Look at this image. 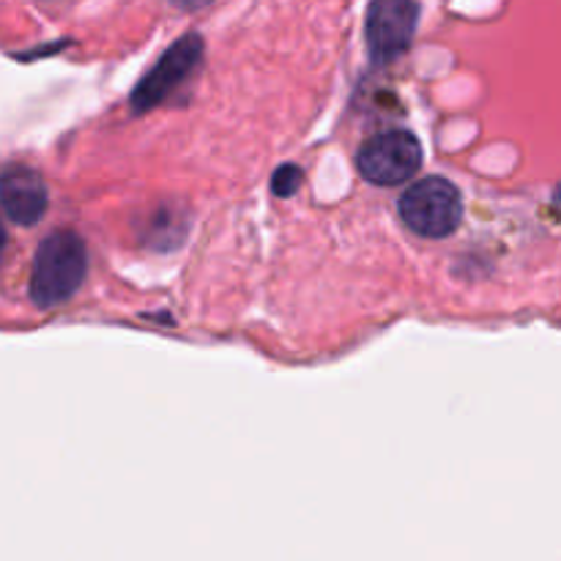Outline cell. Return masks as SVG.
<instances>
[{
  "mask_svg": "<svg viewBox=\"0 0 561 561\" xmlns=\"http://www.w3.org/2000/svg\"><path fill=\"white\" fill-rule=\"evenodd\" d=\"M88 274V252L75 230H55L38 244L31 272V299L58 307L80 290Z\"/></svg>",
  "mask_w": 561,
  "mask_h": 561,
  "instance_id": "1",
  "label": "cell"
},
{
  "mask_svg": "<svg viewBox=\"0 0 561 561\" xmlns=\"http://www.w3.org/2000/svg\"><path fill=\"white\" fill-rule=\"evenodd\" d=\"M400 217L414 233L425 239H444L455 233L463 217V197L447 179H422L400 197Z\"/></svg>",
  "mask_w": 561,
  "mask_h": 561,
  "instance_id": "2",
  "label": "cell"
},
{
  "mask_svg": "<svg viewBox=\"0 0 561 561\" xmlns=\"http://www.w3.org/2000/svg\"><path fill=\"white\" fill-rule=\"evenodd\" d=\"M422 168V148L411 131L389 129L359 148V170L370 184L398 186Z\"/></svg>",
  "mask_w": 561,
  "mask_h": 561,
  "instance_id": "3",
  "label": "cell"
},
{
  "mask_svg": "<svg viewBox=\"0 0 561 561\" xmlns=\"http://www.w3.org/2000/svg\"><path fill=\"white\" fill-rule=\"evenodd\" d=\"M203 58V42L195 33L181 36L168 53L159 58V64L148 71L140 80V85L131 93V110L135 113H148V110L159 107L192 71L197 69Z\"/></svg>",
  "mask_w": 561,
  "mask_h": 561,
  "instance_id": "4",
  "label": "cell"
},
{
  "mask_svg": "<svg viewBox=\"0 0 561 561\" xmlns=\"http://www.w3.org/2000/svg\"><path fill=\"white\" fill-rule=\"evenodd\" d=\"M420 5L414 0H373L367 9V47L376 64H392L414 42Z\"/></svg>",
  "mask_w": 561,
  "mask_h": 561,
  "instance_id": "5",
  "label": "cell"
},
{
  "mask_svg": "<svg viewBox=\"0 0 561 561\" xmlns=\"http://www.w3.org/2000/svg\"><path fill=\"white\" fill-rule=\"evenodd\" d=\"M47 184L31 168H9L0 175V206L16 225H36L47 211Z\"/></svg>",
  "mask_w": 561,
  "mask_h": 561,
  "instance_id": "6",
  "label": "cell"
},
{
  "mask_svg": "<svg viewBox=\"0 0 561 561\" xmlns=\"http://www.w3.org/2000/svg\"><path fill=\"white\" fill-rule=\"evenodd\" d=\"M299 184H301V170L294 168V164H288V168H283L274 173L272 190H274V195L290 197L296 190H299Z\"/></svg>",
  "mask_w": 561,
  "mask_h": 561,
  "instance_id": "7",
  "label": "cell"
},
{
  "mask_svg": "<svg viewBox=\"0 0 561 561\" xmlns=\"http://www.w3.org/2000/svg\"><path fill=\"white\" fill-rule=\"evenodd\" d=\"M3 252H5V228L0 222V261H3Z\"/></svg>",
  "mask_w": 561,
  "mask_h": 561,
  "instance_id": "8",
  "label": "cell"
}]
</instances>
